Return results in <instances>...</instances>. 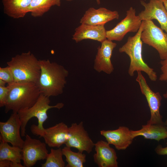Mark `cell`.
<instances>
[{
    "mask_svg": "<svg viewBox=\"0 0 167 167\" xmlns=\"http://www.w3.org/2000/svg\"><path fill=\"white\" fill-rule=\"evenodd\" d=\"M39 62L41 72L36 84L41 93L49 97L62 94L68 71L63 66L49 59Z\"/></svg>",
    "mask_w": 167,
    "mask_h": 167,
    "instance_id": "6da1fadb",
    "label": "cell"
},
{
    "mask_svg": "<svg viewBox=\"0 0 167 167\" xmlns=\"http://www.w3.org/2000/svg\"><path fill=\"white\" fill-rule=\"evenodd\" d=\"M8 94L5 112H13L29 108L36 102L41 92L36 84L32 82H15L8 85Z\"/></svg>",
    "mask_w": 167,
    "mask_h": 167,
    "instance_id": "7a4b0ae2",
    "label": "cell"
},
{
    "mask_svg": "<svg viewBox=\"0 0 167 167\" xmlns=\"http://www.w3.org/2000/svg\"><path fill=\"white\" fill-rule=\"evenodd\" d=\"M143 28L142 21L141 27L136 34L129 37L126 42L119 48V51L125 53L129 57L130 64L128 73L130 76H133L135 71H143L151 80L155 81L157 79L156 72L144 62L142 58L143 42L141 36Z\"/></svg>",
    "mask_w": 167,
    "mask_h": 167,
    "instance_id": "3957f363",
    "label": "cell"
},
{
    "mask_svg": "<svg viewBox=\"0 0 167 167\" xmlns=\"http://www.w3.org/2000/svg\"><path fill=\"white\" fill-rule=\"evenodd\" d=\"M6 63L12 71L15 82L36 84L40 77L39 60L30 51L16 55Z\"/></svg>",
    "mask_w": 167,
    "mask_h": 167,
    "instance_id": "277c9868",
    "label": "cell"
},
{
    "mask_svg": "<svg viewBox=\"0 0 167 167\" xmlns=\"http://www.w3.org/2000/svg\"><path fill=\"white\" fill-rule=\"evenodd\" d=\"M49 97L41 93L35 103L31 107L20 110L17 113L21 123V134L22 137L26 135V127L28 122L32 118L35 117L38 120V124H33L31 129L43 130L44 122L48 118L47 112L52 108L60 109L63 107L62 103H58L54 105H49L50 101Z\"/></svg>",
    "mask_w": 167,
    "mask_h": 167,
    "instance_id": "5b68a950",
    "label": "cell"
},
{
    "mask_svg": "<svg viewBox=\"0 0 167 167\" xmlns=\"http://www.w3.org/2000/svg\"><path fill=\"white\" fill-rule=\"evenodd\" d=\"M143 28L141 36L142 42L157 51L161 60L167 58V33L152 20L142 21Z\"/></svg>",
    "mask_w": 167,
    "mask_h": 167,
    "instance_id": "8992f818",
    "label": "cell"
},
{
    "mask_svg": "<svg viewBox=\"0 0 167 167\" xmlns=\"http://www.w3.org/2000/svg\"><path fill=\"white\" fill-rule=\"evenodd\" d=\"M137 73L136 80L139 84L141 92L146 99L150 112V118L147 124H164L160 111L161 96L159 92H155L151 89L141 71Z\"/></svg>",
    "mask_w": 167,
    "mask_h": 167,
    "instance_id": "52a82bcc",
    "label": "cell"
},
{
    "mask_svg": "<svg viewBox=\"0 0 167 167\" xmlns=\"http://www.w3.org/2000/svg\"><path fill=\"white\" fill-rule=\"evenodd\" d=\"M142 21L136 11L132 7L126 11L124 18L112 29L106 31L107 39L113 41H121L128 32H137L141 27Z\"/></svg>",
    "mask_w": 167,
    "mask_h": 167,
    "instance_id": "ba28073f",
    "label": "cell"
},
{
    "mask_svg": "<svg viewBox=\"0 0 167 167\" xmlns=\"http://www.w3.org/2000/svg\"><path fill=\"white\" fill-rule=\"evenodd\" d=\"M22 149V160L25 167L33 166L39 161L46 159L48 154L46 143L26 134Z\"/></svg>",
    "mask_w": 167,
    "mask_h": 167,
    "instance_id": "9c48e42d",
    "label": "cell"
},
{
    "mask_svg": "<svg viewBox=\"0 0 167 167\" xmlns=\"http://www.w3.org/2000/svg\"><path fill=\"white\" fill-rule=\"evenodd\" d=\"M65 144L71 148H75L79 151H85L88 154L91 152L95 146V143L85 130L82 121L79 124L73 123L69 127L68 138Z\"/></svg>",
    "mask_w": 167,
    "mask_h": 167,
    "instance_id": "30bf717a",
    "label": "cell"
},
{
    "mask_svg": "<svg viewBox=\"0 0 167 167\" xmlns=\"http://www.w3.org/2000/svg\"><path fill=\"white\" fill-rule=\"evenodd\" d=\"M21 127L18 113L13 112L7 121L0 122V139L22 149L24 141L21 138Z\"/></svg>",
    "mask_w": 167,
    "mask_h": 167,
    "instance_id": "8fae6325",
    "label": "cell"
},
{
    "mask_svg": "<svg viewBox=\"0 0 167 167\" xmlns=\"http://www.w3.org/2000/svg\"><path fill=\"white\" fill-rule=\"evenodd\" d=\"M33 134L44 138L45 143L50 147L59 148L65 144L69 135V127L61 122L43 130L30 129Z\"/></svg>",
    "mask_w": 167,
    "mask_h": 167,
    "instance_id": "7c38bea8",
    "label": "cell"
},
{
    "mask_svg": "<svg viewBox=\"0 0 167 167\" xmlns=\"http://www.w3.org/2000/svg\"><path fill=\"white\" fill-rule=\"evenodd\" d=\"M140 2L144 8L138 15L140 19L142 21L156 20L161 29L167 33V12L163 1L160 0H149V2L147 3L141 0Z\"/></svg>",
    "mask_w": 167,
    "mask_h": 167,
    "instance_id": "4fadbf2b",
    "label": "cell"
},
{
    "mask_svg": "<svg viewBox=\"0 0 167 167\" xmlns=\"http://www.w3.org/2000/svg\"><path fill=\"white\" fill-rule=\"evenodd\" d=\"M117 45L116 43L106 39L101 43L97 48V52L94 61V68L97 71H102L111 74L113 71V66L111 58L113 51Z\"/></svg>",
    "mask_w": 167,
    "mask_h": 167,
    "instance_id": "5bb4252c",
    "label": "cell"
},
{
    "mask_svg": "<svg viewBox=\"0 0 167 167\" xmlns=\"http://www.w3.org/2000/svg\"><path fill=\"white\" fill-rule=\"evenodd\" d=\"M100 133L109 144L113 145L117 149L119 150L126 149L134 139L131 130L124 126H120L114 130H101Z\"/></svg>",
    "mask_w": 167,
    "mask_h": 167,
    "instance_id": "9a60e30c",
    "label": "cell"
},
{
    "mask_svg": "<svg viewBox=\"0 0 167 167\" xmlns=\"http://www.w3.org/2000/svg\"><path fill=\"white\" fill-rule=\"evenodd\" d=\"M107 141L102 140L95 143V163L99 167H118V157L115 150Z\"/></svg>",
    "mask_w": 167,
    "mask_h": 167,
    "instance_id": "2e32d148",
    "label": "cell"
},
{
    "mask_svg": "<svg viewBox=\"0 0 167 167\" xmlns=\"http://www.w3.org/2000/svg\"><path fill=\"white\" fill-rule=\"evenodd\" d=\"M119 18V14L117 11H112L103 7L97 9L90 7L86 11L80 22L90 25H105Z\"/></svg>",
    "mask_w": 167,
    "mask_h": 167,
    "instance_id": "e0dca14e",
    "label": "cell"
},
{
    "mask_svg": "<svg viewBox=\"0 0 167 167\" xmlns=\"http://www.w3.org/2000/svg\"><path fill=\"white\" fill-rule=\"evenodd\" d=\"M72 39L76 43L84 39H91L101 43L107 39L104 25L81 24L76 28Z\"/></svg>",
    "mask_w": 167,
    "mask_h": 167,
    "instance_id": "ac0fdd59",
    "label": "cell"
},
{
    "mask_svg": "<svg viewBox=\"0 0 167 167\" xmlns=\"http://www.w3.org/2000/svg\"><path fill=\"white\" fill-rule=\"evenodd\" d=\"M132 135L134 139L142 136L145 139H153L159 142L167 138V130L164 124H152L142 126L141 129L138 130H131Z\"/></svg>",
    "mask_w": 167,
    "mask_h": 167,
    "instance_id": "d6986e66",
    "label": "cell"
},
{
    "mask_svg": "<svg viewBox=\"0 0 167 167\" xmlns=\"http://www.w3.org/2000/svg\"><path fill=\"white\" fill-rule=\"evenodd\" d=\"M32 0H2L4 13L15 19L24 17L29 12Z\"/></svg>",
    "mask_w": 167,
    "mask_h": 167,
    "instance_id": "ffe728a7",
    "label": "cell"
},
{
    "mask_svg": "<svg viewBox=\"0 0 167 167\" xmlns=\"http://www.w3.org/2000/svg\"><path fill=\"white\" fill-rule=\"evenodd\" d=\"M6 160L21 163L22 149L18 147L11 146L8 143L0 139V161Z\"/></svg>",
    "mask_w": 167,
    "mask_h": 167,
    "instance_id": "44dd1931",
    "label": "cell"
},
{
    "mask_svg": "<svg viewBox=\"0 0 167 167\" xmlns=\"http://www.w3.org/2000/svg\"><path fill=\"white\" fill-rule=\"evenodd\" d=\"M60 0H32L29 9V12L34 17L42 16L54 6H60Z\"/></svg>",
    "mask_w": 167,
    "mask_h": 167,
    "instance_id": "7402d4cb",
    "label": "cell"
},
{
    "mask_svg": "<svg viewBox=\"0 0 167 167\" xmlns=\"http://www.w3.org/2000/svg\"><path fill=\"white\" fill-rule=\"evenodd\" d=\"M63 155L66 158V167H83L86 162V155L83 152L72 151L71 148L66 146L62 149Z\"/></svg>",
    "mask_w": 167,
    "mask_h": 167,
    "instance_id": "603a6c76",
    "label": "cell"
},
{
    "mask_svg": "<svg viewBox=\"0 0 167 167\" xmlns=\"http://www.w3.org/2000/svg\"><path fill=\"white\" fill-rule=\"evenodd\" d=\"M62 149L51 148L48 153L45 163L41 164V167H64L65 163L62 158Z\"/></svg>",
    "mask_w": 167,
    "mask_h": 167,
    "instance_id": "cb8c5ba5",
    "label": "cell"
},
{
    "mask_svg": "<svg viewBox=\"0 0 167 167\" xmlns=\"http://www.w3.org/2000/svg\"><path fill=\"white\" fill-rule=\"evenodd\" d=\"M0 79L4 81L8 85L15 83L14 76L10 68L8 66L0 67Z\"/></svg>",
    "mask_w": 167,
    "mask_h": 167,
    "instance_id": "d4e9b609",
    "label": "cell"
},
{
    "mask_svg": "<svg viewBox=\"0 0 167 167\" xmlns=\"http://www.w3.org/2000/svg\"><path fill=\"white\" fill-rule=\"evenodd\" d=\"M9 87L7 86H0V107H5L8 96Z\"/></svg>",
    "mask_w": 167,
    "mask_h": 167,
    "instance_id": "484cf974",
    "label": "cell"
},
{
    "mask_svg": "<svg viewBox=\"0 0 167 167\" xmlns=\"http://www.w3.org/2000/svg\"><path fill=\"white\" fill-rule=\"evenodd\" d=\"M160 64L161 73L159 76V79L161 81L167 82V58L161 60Z\"/></svg>",
    "mask_w": 167,
    "mask_h": 167,
    "instance_id": "4316f807",
    "label": "cell"
},
{
    "mask_svg": "<svg viewBox=\"0 0 167 167\" xmlns=\"http://www.w3.org/2000/svg\"><path fill=\"white\" fill-rule=\"evenodd\" d=\"M166 144L167 145V142ZM155 151L159 155H167V146L165 147H163L161 145H158L155 148Z\"/></svg>",
    "mask_w": 167,
    "mask_h": 167,
    "instance_id": "83f0119b",
    "label": "cell"
},
{
    "mask_svg": "<svg viewBox=\"0 0 167 167\" xmlns=\"http://www.w3.org/2000/svg\"><path fill=\"white\" fill-rule=\"evenodd\" d=\"M11 161L8 160L0 161V167H10Z\"/></svg>",
    "mask_w": 167,
    "mask_h": 167,
    "instance_id": "f1b7e54d",
    "label": "cell"
},
{
    "mask_svg": "<svg viewBox=\"0 0 167 167\" xmlns=\"http://www.w3.org/2000/svg\"><path fill=\"white\" fill-rule=\"evenodd\" d=\"M10 167H24L21 163L11 161Z\"/></svg>",
    "mask_w": 167,
    "mask_h": 167,
    "instance_id": "f546056e",
    "label": "cell"
},
{
    "mask_svg": "<svg viewBox=\"0 0 167 167\" xmlns=\"http://www.w3.org/2000/svg\"><path fill=\"white\" fill-rule=\"evenodd\" d=\"M6 84L4 81L0 79V86H5Z\"/></svg>",
    "mask_w": 167,
    "mask_h": 167,
    "instance_id": "4dcf8cb0",
    "label": "cell"
},
{
    "mask_svg": "<svg viewBox=\"0 0 167 167\" xmlns=\"http://www.w3.org/2000/svg\"><path fill=\"white\" fill-rule=\"evenodd\" d=\"M163 4L167 12V0H163L162 1Z\"/></svg>",
    "mask_w": 167,
    "mask_h": 167,
    "instance_id": "1f68e13d",
    "label": "cell"
},
{
    "mask_svg": "<svg viewBox=\"0 0 167 167\" xmlns=\"http://www.w3.org/2000/svg\"><path fill=\"white\" fill-rule=\"evenodd\" d=\"M163 96L165 98H167V91L163 95Z\"/></svg>",
    "mask_w": 167,
    "mask_h": 167,
    "instance_id": "d6a6232c",
    "label": "cell"
},
{
    "mask_svg": "<svg viewBox=\"0 0 167 167\" xmlns=\"http://www.w3.org/2000/svg\"><path fill=\"white\" fill-rule=\"evenodd\" d=\"M165 126L167 130V119L165 121Z\"/></svg>",
    "mask_w": 167,
    "mask_h": 167,
    "instance_id": "836d02e7",
    "label": "cell"
},
{
    "mask_svg": "<svg viewBox=\"0 0 167 167\" xmlns=\"http://www.w3.org/2000/svg\"><path fill=\"white\" fill-rule=\"evenodd\" d=\"M96 1L98 4H100V0H96Z\"/></svg>",
    "mask_w": 167,
    "mask_h": 167,
    "instance_id": "e575fe53",
    "label": "cell"
},
{
    "mask_svg": "<svg viewBox=\"0 0 167 167\" xmlns=\"http://www.w3.org/2000/svg\"><path fill=\"white\" fill-rule=\"evenodd\" d=\"M66 0L67 1L71 2V1H72L73 0Z\"/></svg>",
    "mask_w": 167,
    "mask_h": 167,
    "instance_id": "d590c367",
    "label": "cell"
},
{
    "mask_svg": "<svg viewBox=\"0 0 167 167\" xmlns=\"http://www.w3.org/2000/svg\"><path fill=\"white\" fill-rule=\"evenodd\" d=\"M161 0V1H162L163 0Z\"/></svg>",
    "mask_w": 167,
    "mask_h": 167,
    "instance_id": "8d00e7d4",
    "label": "cell"
},
{
    "mask_svg": "<svg viewBox=\"0 0 167 167\" xmlns=\"http://www.w3.org/2000/svg\"></svg>",
    "mask_w": 167,
    "mask_h": 167,
    "instance_id": "74e56055",
    "label": "cell"
}]
</instances>
